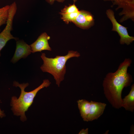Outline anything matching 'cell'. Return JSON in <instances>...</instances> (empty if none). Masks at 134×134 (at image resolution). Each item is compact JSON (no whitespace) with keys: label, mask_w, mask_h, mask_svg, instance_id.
Masks as SVG:
<instances>
[{"label":"cell","mask_w":134,"mask_h":134,"mask_svg":"<svg viewBox=\"0 0 134 134\" xmlns=\"http://www.w3.org/2000/svg\"><path fill=\"white\" fill-rule=\"evenodd\" d=\"M45 0L50 4H52L54 3L55 1H57L59 2H63L65 1V0Z\"/></svg>","instance_id":"16"},{"label":"cell","mask_w":134,"mask_h":134,"mask_svg":"<svg viewBox=\"0 0 134 134\" xmlns=\"http://www.w3.org/2000/svg\"><path fill=\"white\" fill-rule=\"evenodd\" d=\"M5 116V114L4 113V111H1L0 108V117L2 118Z\"/></svg>","instance_id":"18"},{"label":"cell","mask_w":134,"mask_h":134,"mask_svg":"<svg viewBox=\"0 0 134 134\" xmlns=\"http://www.w3.org/2000/svg\"><path fill=\"white\" fill-rule=\"evenodd\" d=\"M121 107L126 110L133 112L134 110V85L131 86L130 91L129 94L122 99Z\"/></svg>","instance_id":"10"},{"label":"cell","mask_w":134,"mask_h":134,"mask_svg":"<svg viewBox=\"0 0 134 134\" xmlns=\"http://www.w3.org/2000/svg\"><path fill=\"white\" fill-rule=\"evenodd\" d=\"M77 26L82 29H87L93 25L94 19L92 15L89 12L79 11L77 16L72 22Z\"/></svg>","instance_id":"7"},{"label":"cell","mask_w":134,"mask_h":134,"mask_svg":"<svg viewBox=\"0 0 134 134\" xmlns=\"http://www.w3.org/2000/svg\"><path fill=\"white\" fill-rule=\"evenodd\" d=\"M77 102L81 116L84 121H88L90 102L85 99H81L78 100Z\"/></svg>","instance_id":"11"},{"label":"cell","mask_w":134,"mask_h":134,"mask_svg":"<svg viewBox=\"0 0 134 134\" xmlns=\"http://www.w3.org/2000/svg\"><path fill=\"white\" fill-rule=\"evenodd\" d=\"M32 53L30 45L22 40H18L16 42V48L14 55L11 62L15 63L22 58H26Z\"/></svg>","instance_id":"6"},{"label":"cell","mask_w":134,"mask_h":134,"mask_svg":"<svg viewBox=\"0 0 134 134\" xmlns=\"http://www.w3.org/2000/svg\"><path fill=\"white\" fill-rule=\"evenodd\" d=\"M106 14L112 24V31L117 32L120 37V43L121 44H130L134 40V37L129 35L127 28L122 26L117 22L115 18L114 13L112 10L110 9H107Z\"/></svg>","instance_id":"5"},{"label":"cell","mask_w":134,"mask_h":134,"mask_svg":"<svg viewBox=\"0 0 134 134\" xmlns=\"http://www.w3.org/2000/svg\"><path fill=\"white\" fill-rule=\"evenodd\" d=\"M79 11L78 8L74 4H69L68 6H65L64 8L61 10L60 13H69L78 12Z\"/></svg>","instance_id":"15"},{"label":"cell","mask_w":134,"mask_h":134,"mask_svg":"<svg viewBox=\"0 0 134 134\" xmlns=\"http://www.w3.org/2000/svg\"><path fill=\"white\" fill-rule=\"evenodd\" d=\"M88 129L87 128L86 129H83L81 130L79 133V134H88Z\"/></svg>","instance_id":"17"},{"label":"cell","mask_w":134,"mask_h":134,"mask_svg":"<svg viewBox=\"0 0 134 134\" xmlns=\"http://www.w3.org/2000/svg\"><path fill=\"white\" fill-rule=\"evenodd\" d=\"M17 6L15 2L9 5L8 16L6 22V25L4 30L0 33V52L7 42L10 40H17V38L13 37L10 32L12 30V23L14 16L16 13Z\"/></svg>","instance_id":"4"},{"label":"cell","mask_w":134,"mask_h":134,"mask_svg":"<svg viewBox=\"0 0 134 134\" xmlns=\"http://www.w3.org/2000/svg\"><path fill=\"white\" fill-rule=\"evenodd\" d=\"M73 0L74 1V3L75 2L77 1L78 0Z\"/></svg>","instance_id":"19"},{"label":"cell","mask_w":134,"mask_h":134,"mask_svg":"<svg viewBox=\"0 0 134 134\" xmlns=\"http://www.w3.org/2000/svg\"><path fill=\"white\" fill-rule=\"evenodd\" d=\"M9 7V5H7L0 8V27L6 24L8 16Z\"/></svg>","instance_id":"13"},{"label":"cell","mask_w":134,"mask_h":134,"mask_svg":"<svg viewBox=\"0 0 134 134\" xmlns=\"http://www.w3.org/2000/svg\"><path fill=\"white\" fill-rule=\"evenodd\" d=\"M105 1H111L113 4L118 5V8H123L125 11L132 9L134 11V0H104Z\"/></svg>","instance_id":"12"},{"label":"cell","mask_w":134,"mask_h":134,"mask_svg":"<svg viewBox=\"0 0 134 134\" xmlns=\"http://www.w3.org/2000/svg\"><path fill=\"white\" fill-rule=\"evenodd\" d=\"M51 83L49 80L44 79L42 83L38 87L31 91L27 92L25 91V89L29 86L28 83L20 84L15 81H14L13 86L19 87L21 90V94L18 99L15 96L12 97L11 98V105L14 114L20 116L21 120L22 121L26 120L27 118L25 112L32 104L38 92L45 87H48Z\"/></svg>","instance_id":"2"},{"label":"cell","mask_w":134,"mask_h":134,"mask_svg":"<svg viewBox=\"0 0 134 134\" xmlns=\"http://www.w3.org/2000/svg\"><path fill=\"white\" fill-rule=\"evenodd\" d=\"M80 56L77 51L70 50L65 56H56L54 58L47 57L45 54L42 53L41 57L43 61V64L40 67L43 72H47L53 76L56 84L60 87L61 82L64 79L66 72V64L67 61L72 57L78 58Z\"/></svg>","instance_id":"3"},{"label":"cell","mask_w":134,"mask_h":134,"mask_svg":"<svg viewBox=\"0 0 134 134\" xmlns=\"http://www.w3.org/2000/svg\"><path fill=\"white\" fill-rule=\"evenodd\" d=\"M88 121L98 119L103 114L106 106L104 103L91 101Z\"/></svg>","instance_id":"9"},{"label":"cell","mask_w":134,"mask_h":134,"mask_svg":"<svg viewBox=\"0 0 134 134\" xmlns=\"http://www.w3.org/2000/svg\"><path fill=\"white\" fill-rule=\"evenodd\" d=\"M132 60L126 58L119 65L114 72L108 73L102 83L104 94L112 106L116 109L121 107L122 93L125 87L130 85L133 82L132 75L128 72Z\"/></svg>","instance_id":"1"},{"label":"cell","mask_w":134,"mask_h":134,"mask_svg":"<svg viewBox=\"0 0 134 134\" xmlns=\"http://www.w3.org/2000/svg\"><path fill=\"white\" fill-rule=\"evenodd\" d=\"M50 37L45 32L42 33L38 38L37 40L30 46L32 52L34 53L44 50L49 51L52 50L48 42Z\"/></svg>","instance_id":"8"},{"label":"cell","mask_w":134,"mask_h":134,"mask_svg":"<svg viewBox=\"0 0 134 134\" xmlns=\"http://www.w3.org/2000/svg\"><path fill=\"white\" fill-rule=\"evenodd\" d=\"M78 12L69 13H60L62 15L61 19L67 24L69 22H73L78 15Z\"/></svg>","instance_id":"14"}]
</instances>
